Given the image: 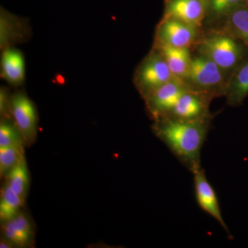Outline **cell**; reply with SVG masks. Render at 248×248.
Segmentation results:
<instances>
[{
    "mask_svg": "<svg viewBox=\"0 0 248 248\" xmlns=\"http://www.w3.org/2000/svg\"><path fill=\"white\" fill-rule=\"evenodd\" d=\"M24 200L5 184L1 190L0 200V219L4 223L14 218L19 213L24 205Z\"/></svg>",
    "mask_w": 248,
    "mask_h": 248,
    "instance_id": "e0dca14e",
    "label": "cell"
},
{
    "mask_svg": "<svg viewBox=\"0 0 248 248\" xmlns=\"http://www.w3.org/2000/svg\"><path fill=\"white\" fill-rule=\"evenodd\" d=\"M210 98L206 94L188 90L179 97L166 117L190 121L210 119L208 111Z\"/></svg>",
    "mask_w": 248,
    "mask_h": 248,
    "instance_id": "8fae6325",
    "label": "cell"
},
{
    "mask_svg": "<svg viewBox=\"0 0 248 248\" xmlns=\"http://www.w3.org/2000/svg\"><path fill=\"white\" fill-rule=\"evenodd\" d=\"M199 48L201 55L215 62L223 71L237 66L244 53L242 46L234 36L224 34L206 37Z\"/></svg>",
    "mask_w": 248,
    "mask_h": 248,
    "instance_id": "277c9868",
    "label": "cell"
},
{
    "mask_svg": "<svg viewBox=\"0 0 248 248\" xmlns=\"http://www.w3.org/2000/svg\"><path fill=\"white\" fill-rule=\"evenodd\" d=\"M210 120L164 117L155 121L153 130L186 169L193 173L202 168L201 152L208 136Z\"/></svg>",
    "mask_w": 248,
    "mask_h": 248,
    "instance_id": "6da1fadb",
    "label": "cell"
},
{
    "mask_svg": "<svg viewBox=\"0 0 248 248\" xmlns=\"http://www.w3.org/2000/svg\"><path fill=\"white\" fill-rule=\"evenodd\" d=\"M11 96L7 88L1 87L0 89V114L1 118L12 119L11 115Z\"/></svg>",
    "mask_w": 248,
    "mask_h": 248,
    "instance_id": "7402d4cb",
    "label": "cell"
},
{
    "mask_svg": "<svg viewBox=\"0 0 248 248\" xmlns=\"http://www.w3.org/2000/svg\"><path fill=\"white\" fill-rule=\"evenodd\" d=\"M179 80L174 78L166 60L158 49L146 57L135 72V86L143 97L170 81Z\"/></svg>",
    "mask_w": 248,
    "mask_h": 248,
    "instance_id": "7a4b0ae2",
    "label": "cell"
},
{
    "mask_svg": "<svg viewBox=\"0 0 248 248\" xmlns=\"http://www.w3.org/2000/svg\"><path fill=\"white\" fill-rule=\"evenodd\" d=\"M229 105L238 107L248 96V60L236 70L227 83L225 92Z\"/></svg>",
    "mask_w": 248,
    "mask_h": 248,
    "instance_id": "9a60e30c",
    "label": "cell"
},
{
    "mask_svg": "<svg viewBox=\"0 0 248 248\" xmlns=\"http://www.w3.org/2000/svg\"><path fill=\"white\" fill-rule=\"evenodd\" d=\"M247 4H248V0H247Z\"/></svg>",
    "mask_w": 248,
    "mask_h": 248,
    "instance_id": "cb8c5ba5",
    "label": "cell"
},
{
    "mask_svg": "<svg viewBox=\"0 0 248 248\" xmlns=\"http://www.w3.org/2000/svg\"><path fill=\"white\" fill-rule=\"evenodd\" d=\"M188 90L190 88L181 80L164 84L144 97L148 112L155 121L168 117L179 97Z\"/></svg>",
    "mask_w": 248,
    "mask_h": 248,
    "instance_id": "8992f818",
    "label": "cell"
},
{
    "mask_svg": "<svg viewBox=\"0 0 248 248\" xmlns=\"http://www.w3.org/2000/svg\"><path fill=\"white\" fill-rule=\"evenodd\" d=\"M23 159H24V151L22 147H0V174L1 177L7 175Z\"/></svg>",
    "mask_w": 248,
    "mask_h": 248,
    "instance_id": "d6986e66",
    "label": "cell"
},
{
    "mask_svg": "<svg viewBox=\"0 0 248 248\" xmlns=\"http://www.w3.org/2000/svg\"><path fill=\"white\" fill-rule=\"evenodd\" d=\"M223 70L203 55L191 58L187 79L193 85V91L209 97L226 92Z\"/></svg>",
    "mask_w": 248,
    "mask_h": 248,
    "instance_id": "3957f363",
    "label": "cell"
},
{
    "mask_svg": "<svg viewBox=\"0 0 248 248\" xmlns=\"http://www.w3.org/2000/svg\"><path fill=\"white\" fill-rule=\"evenodd\" d=\"M11 118L27 143L35 141L37 131V113L33 102L24 91L12 94Z\"/></svg>",
    "mask_w": 248,
    "mask_h": 248,
    "instance_id": "5b68a950",
    "label": "cell"
},
{
    "mask_svg": "<svg viewBox=\"0 0 248 248\" xmlns=\"http://www.w3.org/2000/svg\"><path fill=\"white\" fill-rule=\"evenodd\" d=\"M2 231L5 239L13 246L18 247L30 246L33 238V231L31 222L22 213H19L9 221L4 222Z\"/></svg>",
    "mask_w": 248,
    "mask_h": 248,
    "instance_id": "4fadbf2b",
    "label": "cell"
},
{
    "mask_svg": "<svg viewBox=\"0 0 248 248\" xmlns=\"http://www.w3.org/2000/svg\"><path fill=\"white\" fill-rule=\"evenodd\" d=\"M1 78L14 87H19L25 81V59L15 46L1 50Z\"/></svg>",
    "mask_w": 248,
    "mask_h": 248,
    "instance_id": "7c38bea8",
    "label": "cell"
},
{
    "mask_svg": "<svg viewBox=\"0 0 248 248\" xmlns=\"http://www.w3.org/2000/svg\"><path fill=\"white\" fill-rule=\"evenodd\" d=\"M194 176V187L196 201L199 206L204 212L213 217L226 231L229 238H232L229 229L227 227L221 215L219 202L215 189L208 182L205 171L201 168L195 172Z\"/></svg>",
    "mask_w": 248,
    "mask_h": 248,
    "instance_id": "9c48e42d",
    "label": "cell"
},
{
    "mask_svg": "<svg viewBox=\"0 0 248 248\" xmlns=\"http://www.w3.org/2000/svg\"><path fill=\"white\" fill-rule=\"evenodd\" d=\"M164 17L199 27L209 13L210 0H165Z\"/></svg>",
    "mask_w": 248,
    "mask_h": 248,
    "instance_id": "ba28073f",
    "label": "cell"
},
{
    "mask_svg": "<svg viewBox=\"0 0 248 248\" xmlns=\"http://www.w3.org/2000/svg\"><path fill=\"white\" fill-rule=\"evenodd\" d=\"M197 28L174 18L164 17L156 29L157 46L188 48L197 39Z\"/></svg>",
    "mask_w": 248,
    "mask_h": 248,
    "instance_id": "52a82bcc",
    "label": "cell"
},
{
    "mask_svg": "<svg viewBox=\"0 0 248 248\" xmlns=\"http://www.w3.org/2000/svg\"><path fill=\"white\" fill-rule=\"evenodd\" d=\"M157 49L164 57L174 78L183 81V79H187L192 58L188 48L159 45L157 46Z\"/></svg>",
    "mask_w": 248,
    "mask_h": 248,
    "instance_id": "5bb4252c",
    "label": "cell"
},
{
    "mask_svg": "<svg viewBox=\"0 0 248 248\" xmlns=\"http://www.w3.org/2000/svg\"><path fill=\"white\" fill-rule=\"evenodd\" d=\"M226 17L233 36L248 46V4L241 5Z\"/></svg>",
    "mask_w": 248,
    "mask_h": 248,
    "instance_id": "2e32d148",
    "label": "cell"
},
{
    "mask_svg": "<svg viewBox=\"0 0 248 248\" xmlns=\"http://www.w3.org/2000/svg\"><path fill=\"white\" fill-rule=\"evenodd\" d=\"M31 27L27 19L11 14L4 8L0 11V48L4 50L24 43L31 38Z\"/></svg>",
    "mask_w": 248,
    "mask_h": 248,
    "instance_id": "30bf717a",
    "label": "cell"
},
{
    "mask_svg": "<svg viewBox=\"0 0 248 248\" xmlns=\"http://www.w3.org/2000/svg\"><path fill=\"white\" fill-rule=\"evenodd\" d=\"M12 119L1 118L0 124V147L17 146L24 148L22 135Z\"/></svg>",
    "mask_w": 248,
    "mask_h": 248,
    "instance_id": "ffe728a7",
    "label": "cell"
},
{
    "mask_svg": "<svg viewBox=\"0 0 248 248\" xmlns=\"http://www.w3.org/2000/svg\"><path fill=\"white\" fill-rule=\"evenodd\" d=\"M6 184L21 198L25 200L29 185V175L25 159L19 161L6 175Z\"/></svg>",
    "mask_w": 248,
    "mask_h": 248,
    "instance_id": "ac0fdd59",
    "label": "cell"
},
{
    "mask_svg": "<svg viewBox=\"0 0 248 248\" xmlns=\"http://www.w3.org/2000/svg\"><path fill=\"white\" fill-rule=\"evenodd\" d=\"M246 4H247V0H210L209 13L216 17H223Z\"/></svg>",
    "mask_w": 248,
    "mask_h": 248,
    "instance_id": "44dd1931",
    "label": "cell"
},
{
    "mask_svg": "<svg viewBox=\"0 0 248 248\" xmlns=\"http://www.w3.org/2000/svg\"><path fill=\"white\" fill-rule=\"evenodd\" d=\"M13 246V245L11 244V243H10L9 241H8L6 239L1 240V243H0V248H8L12 247V246Z\"/></svg>",
    "mask_w": 248,
    "mask_h": 248,
    "instance_id": "603a6c76",
    "label": "cell"
}]
</instances>
